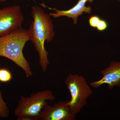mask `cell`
Wrapping results in <instances>:
<instances>
[{
	"label": "cell",
	"instance_id": "6da1fadb",
	"mask_svg": "<svg viewBox=\"0 0 120 120\" xmlns=\"http://www.w3.org/2000/svg\"><path fill=\"white\" fill-rule=\"evenodd\" d=\"M31 14L34 20L28 30L30 41L38 53L39 65L42 71L45 72L49 64L45 43L46 41L50 42L54 37L53 25L49 15L45 13L41 7H32Z\"/></svg>",
	"mask_w": 120,
	"mask_h": 120
},
{
	"label": "cell",
	"instance_id": "7a4b0ae2",
	"mask_svg": "<svg viewBox=\"0 0 120 120\" xmlns=\"http://www.w3.org/2000/svg\"><path fill=\"white\" fill-rule=\"evenodd\" d=\"M29 41L28 30L21 28L0 37V56L12 61L23 70L27 78L32 76L33 73L29 62L24 56L23 50Z\"/></svg>",
	"mask_w": 120,
	"mask_h": 120
},
{
	"label": "cell",
	"instance_id": "3957f363",
	"mask_svg": "<svg viewBox=\"0 0 120 120\" xmlns=\"http://www.w3.org/2000/svg\"><path fill=\"white\" fill-rule=\"evenodd\" d=\"M55 97L52 91L45 90L34 93L30 97L22 96L14 111L18 120H38L48 101H53Z\"/></svg>",
	"mask_w": 120,
	"mask_h": 120
},
{
	"label": "cell",
	"instance_id": "277c9868",
	"mask_svg": "<svg viewBox=\"0 0 120 120\" xmlns=\"http://www.w3.org/2000/svg\"><path fill=\"white\" fill-rule=\"evenodd\" d=\"M71 95L68 104L75 114L79 113L87 103V99L93 94L90 85L83 76L77 74H70L65 81Z\"/></svg>",
	"mask_w": 120,
	"mask_h": 120
},
{
	"label": "cell",
	"instance_id": "5b68a950",
	"mask_svg": "<svg viewBox=\"0 0 120 120\" xmlns=\"http://www.w3.org/2000/svg\"><path fill=\"white\" fill-rule=\"evenodd\" d=\"M23 20V15L18 5L0 9V37L21 28Z\"/></svg>",
	"mask_w": 120,
	"mask_h": 120
},
{
	"label": "cell",
	"instance_id": "8992f818",
	"mask_svg": "<svg viewBox=\"0 0 120 120\" xmlns=\"http://www.w3.org/2000/svg\"><path fill=\"white\" fill-rule=\"evenodd\" d=\"M68 101H59L53 105L47 104L41 112L39 120H75L76 114L68 105Z\"/></svg>",
	"mask_w": 120,
	"mask_h": 120
},
{
	"label": "cell",
	"instance_id": "52a82bcc",
	"mask_svg": "<svg viewBox=\"0 0 120 120\" xmlns=\"http://www.w3.org/2000/svg\"><path fill=\"white\" fill-rule=\"evenodd\" d=\"M101 72L102 77L97 81L91 82L90 86L98 88L103 84H107L110 90L116 86H120V62H111L109 67L101 71Z\"/></svg>",
	"mask_w": 120,
	"mask_h": 120
},
{
	"label": "cell",
	"instance_id": "ba28073f",
	"mask_svg": "<svg viewBox=\"0 0 120 120\" xmlns=\"http://www.w3.org/2000/svg\"><path fill=\"white\" fill-rule=\"evenodd\" d=\"M94 0H79L75 6L67 11H59L55 8L49 9L54 10L55 12L49 13V15L54 18H58L61 16H67L72 18L75 24L77 23V18L79 16L82 15L83 12L90 14L91 12V8L90 6L86 7V3L88 2L92 3Z\"/></svg>",
	"mask_w": 120,
	"mask_h": 120
},
{
	"label": "cell",
	"instance_id": "9c48e42d",
	"mask_svg": "<svg viewBox=\"0 0 120 120\" xmlns=\"http://www.w3.org/2000/svg\"><path fill=\"white\" fill-rule=\"evenodd\" d=\"M9 110L5 102L1 92L0 91V116L1 117L5 118L9 115Z\"/></svg>",
	"mask_w": 120,
	"mask_h": 120
},
{
	"label": "cell",
	"instance_id": "30bf717a",
	"mask_svg": "<svg viewBox=\"0 0 120 120\" xmlns=\"http://www.w3.org/2000/svg\"><path fill=\"white\" fill-rule=\"evenodd\" d=\"M11 72L6 69H0V82H8L12 79Z\"/></svg>",
	"mask_w": 120,
	"mask_h": 120
},
{
	"label": "cell",
	"instance_id": "8fae6325",
	"mask_svg": "<svg viewBox=\"0 0 120 120\" xmlns=\"http://www.w3.org/2000/svg\"><path fill=\"white\" fill-rule=\"evenodd\" d=\"M101 18L97 15H93L91 16L89 19V23L91 27L96 28L97 24L101 19Z\"/></svg>",
	"mask_w": 120,
	"mask_h": 120
},
{
	"label": "cell",
	"instance_id": "7c38bea8",
	"mask_svg": "<svg viewBox=\"0 0 120 120\" xmlns=\"http://www.w3.org/2000/svg\"><path fill=\"white\" fill-rule=\"evenodd\" d=\"M108 24L105 20L101 19L97 24V27L98 30L102 31L106 30L108 28Z\"/></svg>",
	"mask_w": 120,
	"mask_h": 120
},
{
	"label": "cell",
	"instance_id": "4fadbf2b",
	"mask_svg": "<svg viewBox=\"0 0 120 120\" xmlns=\"http://www.w3.org/2000/svg\"><path fill=\"white\" fill-rule=\"evenodd\" d=\"M7 0H0V2H4L6 1Z\"/></svg>",
	"mask_w": 120,
	"mask_h": 120
},
{
	"label": "cell",
	"instance_id": "5bb4252c",
	"mask_svg": "<svg viewBox=\"0 0 120 120\" xmlns=\"http://www.w3.org/2000/svg\"><path fill=\"white\" fill-rule=\"evenodd\" d=\"M119 0V1H120V0Z\"/></svg>",
	"mask_w": 120,
	"mask_h": 120
},
{
	"label": "cell",
	"instance_id": "9a60e30c",
	"mask_svg": "<svg viewBox=\"0 0 120 120\" xmlns=\"http://www.w3.org/2000/svg\"><path fill=\"white\" fill-rule=\"evenodd\" d=\"M1 117V116H0V118Z\"/></svg>",
	"mask_w": 120,
	"mask_h": 120
},
{
	"label": "cell",
	"instance_id": "2e32d148",
	"mask_svg": "<svg viewBox=\"0 0 120 120\" xmlns=\"http://www.w3.org/2000/svg\"></svg>",
	"mask_w": 120,
	"mask_h": 120
},
{
	"label": "cell",
	"instance_id": "e0dca14e",
	"mask_svg": "<svg viewBox=\"0 0 120 120\" xmlns=\"http://www.w3.org/2000/svg\"></svg>",
	"mask_w": 120,
	"mask_h": 120
}]
</instances>
